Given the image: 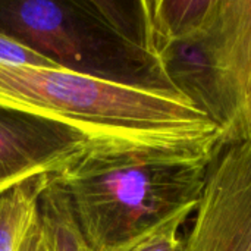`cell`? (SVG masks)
<instances>
[{
  "label": "cell",
  "instance_id": "cell-1",
  "mask_svg": "<svg viewBox=\"0 0 251 251\" xmlns=\"http://www.w3.org/2000/svg\"><path fill=\"white\" fill-rule=\"evenodd\" d=\"M0 104L69 125L94 143L151 146L209 157L221 149V129L188 99L62 68L0 63Z\"/></svg>",
  "mask_w": 251,
  "mask_h": 251
},
{
  "label": "cell",
  "instance_id": "cell-2",
  "mask_svg": "<svg viewBox=\"0 0 251 251\" xmlns=\"http://www.w3.org/2000/svg\"><path fill=\"white\" fill-rule=\"evenodd\" d=\"M212 157L171 149L90 143L54 178L91 251H116L196 210Z\"/></svg>",
  "mask_w": 251,
  "mask_h": 251
},
{
  "label": "cell",
  "instance_id": "cell-3",
  "mask_svg": "<svg viewBox=\"0 0 251 251\" xmlns=\"http://www.w3.org/2000/svg\"><path fill=\"white\" fill-rule=\"evenodd\" d=\"M0 32L62 69L179 94L153 47L146 0L0 1Z\"/></svg>",
  "mask_w": 251,
  "mask_h": 251
},
{
  "label": "cell",
  "instance_id": "cell-4",
  "mask_svg": "<svg viewBox=\"0 0 251 251\" xmlns=\"http://www.w3.org/2000/svg\"><path fill=\"white\" fill-rule=\"evenodd\" d=\"M175 87L221 129V146L251 140V0H215L206 25L174 43Z\"/></svg>",
  "mask_w": 251,
  "mask_h": 251
},
{
  "label": "cell",
  "instance_id": "cell-5",
  "mask_svg": "<svg viewBox=\"0 0 251 251\" xmlns=\"http://www.w3.org/2000/svg\"><path fill=\"white\" fill-rule=\"evenodd\" d=\"M184 251H251V140L222 146L209 162Z\"/></svg>",
  "mask_w": 251,
  "mask_h": 251
},
{
  "label": "cell",
  "instance_id": "cell-6",
  "mask_svg": "<svg viewBox=\"0 0 251 251\" xmlns=\"http://www.w3.org/2000/svg\"><path fill=\"white\" fill-rule=\"evenodd\" d=\"M90 143L69 125L0 104V188L60 172Z\"/></svg>",
  "mask_w": 251,
  "mask_h": 251
},
{
  "label": "cell",
  "instance_id": "cell-7",
  "mask_svg": "<svg viewBox=\"0 0 251 251\" xmlns=\"http://www.w3.org/2000/svg\"><path fill=\"white\" fill-rule=\"evenodd\" d=\"M51 175H38L0 188V251H18L38 216Z\"/></svg>",
  "mask_w": 251,
  "mask_h": 251
},
{
  "label": "cell",
  "instance_id": "cell-8",
  "mask_svg": "<svg viewBox=\"0 0 251 251\" xmlns=\"http://www.w3.org/2000/svg\"><path fill=\"white\" fill-rule=\"evenodd\" d=\"M156 53L166 44L197 34L207 22L215 0H146Z\"/></svg>",
  "mask_w": 251,
  "mask_h": 251
},
{
  "label": "cell",
  "instance_id": "cell-9",
  "mask_svg": "<svg viewBox=\"0 0 251 251\" xmlns=\"http://www.w3.org/2000/svg\"><path fill=\"white\" fill-rule=\"evenodd\" d=\"M40 216L50 231L56 251H91L76 226L66 196L54 175L41 194Z\"/></svg>",
  "mask_w": 251,
  "mask_h": 251
},
{
  "label": "cell",
  "instance_id": "cell-10",
  "mask_svg": "<svg viewBox=\"0 0 251 251\" xmlns=\"http://www.w3.org/2000/svg\"><path fill=\"white\" fill-rule=\"evenodd\" d=\"M194 212L184 210L178 213L116 251H184V240L178 235L179 228Z\"/></svg>",
  "mask_w": 251,
  "mask_h": 251
},
{
  "label": "cell",
  "instance_id": "cell-11",
  "mask_svg": "<svg viewBox=\"0 0 251 251\" xmlns=\"http://www.w3.org/2000/svg\"><path fill=\"white\" fill-rule=\"evenodd\" d=\"M0 63L16 66H40V68H59L43 54L34 51L15 38L0 32Z\"/></svg>",
  "mask_w": 251,
  "mask_h": 251
},
{
  "label": "cell",
  "instance_id": "cell-12",
  "mask_svg": "<svg viewBox=\"0 0 251 251\" xmlns=\"http://www.w3.org/2000/svg\"><path fill=\"white\" fill-rule=\"evenodd\" d=\"M18 251H56L50 231L43 222L40 212L35 221L32 222L31 228L28 229Z\"/></svg>",
  "mask_w": 251,
  "mask_h": 251
}]
</instances>
